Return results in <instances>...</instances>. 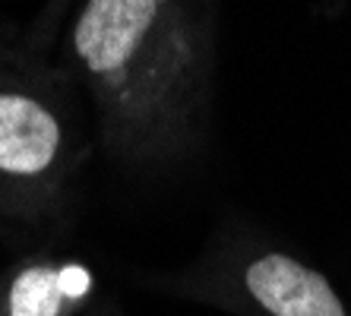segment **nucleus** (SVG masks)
I'll return each mask as SVG.
<instances>
[{"label": "nucleus", "instance_id": "f257e3e1", "mask_svg": "<svg viewBox=\"0 0 351 316\" xmlns=\"http://www.w3.org/2000/svg\"><path fill=\"white\" fill-rule=\"evenodd\" d=\"M225 0H80L58 57L121 162H171L209 130Z\"/></svg>", "mask_w": 351, "mask_h": 316}, {"label": "nucleus", "instance_id": "423d86ee", "mask_svg": "<svg viewBox=\"0 0 351 316\" xmlns=\"http://www.w3.org/2000/svg\"><path fill=\"white\" fill-rule=\"evenodd\" d=\"M311 13L319 23H339L342 16L351 13V0H313Z\"/></svg>", "mask_w": 351, "mask_h": 316}, {"label": "nucleus", "instance_id": "20e7f679", "mask_svg": "<svg viewBox=\"0 0 351 316\" xmlns=\"http://www.w3.org/2000/svg\"><path fill=\"white\" fill-rule=\"evenodd\" d=\"M92 294V272L80 263H29L7 288V316H70Z\"/></svg>", "mask_w": 351, "mask_h": 316}, {"label": "nucleus", "instance_id": "f03ea898", "mask_svg": "<svg viewBox=\"0 0 351 316\" xmlns=\"http://www.w3.org/2000/svg\"><path fill=\"white\" fill-rule=\"evenodd\" d=\"M86 95L54 54L32 48L0 80V174L19 184L54 186L82 158Z\"/></svg>", "mask_w": 351, "mask_h": 316}, {"label": "nucleus", "instance_id": "39448f33", "mask_svg": "<svg viewBox=\"0 0 351 316\" xmlns=\"http://www.w3.org/2000/svg\"><path fill=\"white\" fill-rule=\"evenodd\" d=\"M80 0H45V10L38 13V19L32 23V29H29V45L38 51H45V54H54V48H58V38H60V29H64L66 16H70V10L76 7Z\"/></svg>", "mask_w": 351, "mask_h": 316}, {"label": "nucleus", "instance_id": "7ed1b4c3", "mask_svg": "<svg viewBox=\"0 0 351 316\" xmlns=\"http://www.w3.org/2000/svg\"><path fill=\"white\" fill-rule=\"evenodd\" d=\"M231 278L241 304L256 316H351L332 282L288 250L247 247Z\"/></svg>", "mask_w": 351, "mask_h": 316}]
</instances>
